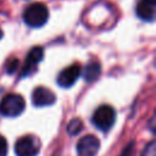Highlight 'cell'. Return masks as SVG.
Listing matches in <instances>:
<instances>
[{
	"label": "cell",
	"instance_id": "2",
	"mask_svg": "<svg viewBox=\"0 0 156 156\" xmlns=\"http://www.w3.org/2000/svg\"><path fill=\"white\" fill-rule=\"evenodd\" d=\"M24 107V99L20 94L10 93L5 95L0 102V113L5 117H16L23 112Z\"/></svg>",
	"mask_w": 156,
	"mask_h": 156
},
{
	"label": "cell",
	"instance_id": "1",
	"mask_svg": "<svg viewBox=\"0 0 156 156\" xmlns=\"http://www.w3.org/2000/svg\"><path fill=\"white\" fill-rule=\"evenodd\" d=\"M49 18V11L48 7L41 2H34L30 4L23 12V20L24 22L34 28L41 27L46 23Z\"/></svg>",
	"mask_w": 156,
	"mask_h": 156
},
{
	"label": "cell",
	"instance_id": "9",
	"mask_svg": "<svg viewBox=\"0 0 156 156\" xmlns=\"http://www.w3.org/2000/svg\"><path fill=\"white\" fill-rule=\"evenodd\" d=\"M155 4H151L146 0H141L136 5V15L146 22H152L155 18Z\"/></svg>",
	"mask_w": 156,
	"mask_h": 156
},
{
	"label": "cell",
	"instance_id": "5",
	"mask_svg": "<svg viewBox=\"0 0 156 156\" xmlns=\"http://www.w3.org/2000/svg\"><path fill=\"white\" fill-rule=\"evenodd\" d=\"M99 149L100 141L93 134L82 136L77 143V152L79 156H95Z\"/></svg>",
	"mask_w": 156,
	"mask_h": 156
},
{
	"label": "cell",
	"instance_id": "10",
	"mask_svg": "<svg viewBox=\"0 0 156 156\" xmlns=\"http://www.w3.org/2000/svg\"><path fill=\"white\" fill-rule=\"evenodd\" d=\"M100 73H101V66H100V63L96 62V61H93V62H90V63L87 65L83 76H84V79L87 82H94L95 79L99 78Z\"/></svg>",
	"mask_w": 156,
	"mask_h": 156
},
{
	"label": "cell",
	"instance_id": "15",
	"mask_svg": "<svg viewBox=\"0 0 156 156\" xmlns=\"http://www.w3.org/2000/svg\"><path fill=\"white\" fill-rule=\"evenodd\" d=\"M132 151H133V144H130V145H128V146L126 147V150L123 151L122 156H130V155H132Z\"/></svg>",
	"mask_w": 156,
	"mask_h": 156
},
{
	"label": "cell",
	"instance_id": "7",
	"mask_svg": "<svg viewBox=\"0 0 156 156\" xmlns=\"http://www.w3.org/2000/svg\"><path fill=\"white\" fill-rule=\"evenodd\" d=\"M32 101L34 106L43 107V106H50L56 101V96L54 91L45 87H37L33 90L32 94Z\"/></svg>",
	"mask_w": 156,
	"mask_h": 156
},
{
	"label": "cell",
	"instance_id": "16",
	"mask_svg": "<svg viewBox=\"0 0 156 156\" xmlns=\"http://www.w3.org/2000/svg\"><path fill=\"white\" fill-rule=\"evenodd\" d=\"M146 1H149V2H151V4H155V2H156V0H146Z\"/></svg>",
	"mask_w": 156,
	"mask_h": 156
},
{
	"label": "cell",
	"instance_id": "13",
	"mask_svg": "<svg viewBox=\"0 0 156 156\" xmlns=\"http://www.w3.org/2000/svg\"><path fill=\"white\" fill-rule=\"evenodd\" d=\"M155 149H156V146H155V141H150V143L145 146V149H144L141 156H156Z\"/></svg>",
	"mask_w": 156,
	"mask_h": 156
},
{
	"label": "cell",
	"instance_id": "14",
	"mask_svg": "<svg viewBox=\"0 0 156 156\" xmlns=\"http://www.w3.org/2000/svg\"><path fill=\"white\" fill-rule=\"evenodd\" d=\"M7 154V143L4 136L0 135V156H6Z\"/></svg>",
	"mask_w": 156,
	"mask_h": 156
},
{
	"label": "cell",
	"instance_id": "6",
	"mask_svg": "<svg viewBox=\"0 0 156 156\" xmlns=\"http://www.w3.org/2000/svg\"><path fill=\"white\" fill-rule=\"evenodd\" d=\"M80 65L79 63H73L68 67H66L65 69H62L57 77V84L62 88H69L72 87L76 80L78 79V77L80 76Z\"/></svg>",
	"mask_w": 156,
	"mask_h": 156
},
{
	"label": "cell",
	"instance_id": "3",
	"mask_svg": "<svg viewBox=\"0 0 156 156\" xmlns=\"http://www.w3.org/2000/svg\"><path fill=\"white\" fill-rule=\"evenodd\" d=\"M115 121H116V111L108 105H102L98 107L93 115L94 126L102 132L110 130L111 127L115 124Z\"/></svg>",
	"mask_w": 156,
	"mask_h": 156
},
{
	"label": "cell",
	"instance_id": "4",
	"mask_svg": "<svg viewBox=\"0 0 156 156\" xmlns=\"http://www.w3.org/2000/svg\"><path fill=\"white\" fill-rule=\"evenodd\" d=\"M40 150V143L34 135H24L15 144L17 156H35Z\"/></svg>",
	"mask_w": 156,
	"mask_h": 156
},
{
	"label": "cell",
	"instance_id": "17",
	"mask_svg": "<svg viewBox=\"0 0 156 156\" xmlns=\"http://www.w3.org/2000/svg\"><path fill=\"white\" fill-rule=\"evenodd\" d=\"M1 37H2V32H1V29H0V39H1Z\"/></svg>",
	"mask_w": 156,
	"mask_h": 156
},
{
	"label": "cell",
	"instance_id": "8",
	"mask_svg": "<svg viewBox=\"0 0 156 156\" xmlns=\"http://www.w3.org/2000/svg\"><path fill=\"white\" fill-rule=\"evenodd\" d=\"M43 56H44V50L41 46L32 48L26 56V61L22 68V76H27L28 73H30V71L34 69L35 66L41 61Z\"/></svg>",
	"mask_w": 156,
	"mask_h": 156
},
{
	"label": "cell",
	"instance_id": "11",
	"mask_svg": "<svg viewBox=\"0 0 156 156\" xmlns=\"http://www.w3.org/2000/svg\"><path fill=\"white\" fill-rule=\"evenodd\" d=\"M82 129H83V122L78 118H73L67 126V132L69 135H77L78 133H80Z\"/></svg>",
	"mask_w": 156,
	"mask_h": 156
},
{
	"label": "cell",
	"instance_id": "12",
	"mask_svg": "<svg viewBox=\"0 0 156 156\" xmlns=\"http://www.w3.org/2000/svg\"><path fill=\"white\" fill-rule=\"evenodd\" d=\"M18 65H20V62H18L17 58H15V57L9 58V60L6 61V65H5L6 72H7V73H13V72L18 68Z\"/></svg>",
	"mask_w": 156,
	"mask_h": 156
}]
</instances>
